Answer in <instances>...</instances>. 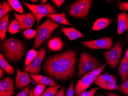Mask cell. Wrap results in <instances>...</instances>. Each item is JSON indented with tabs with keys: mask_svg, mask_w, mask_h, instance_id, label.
Returning a JSON list of instances; mask_svg holds the SVG:
<instances>
[{
	"mask_svg": "<svg viewBox=\"0 0 128 96\" xmlns=\"http://www.w3.org/2000/svg\"><path fill=\"white\" fill-rule=\"evenodd\" d=\"M77 52L68 50L46 58L43 68L44 73L57 80L67 81L74 76Z\"/></svg>",
	"mask_w": 128,
	"mask_h": 96,
	"instance_id": "6da1fadb",
	"label": "cell"
},
{
	"mask_svg": "<svg viewBox=\"0 0 128 96\" xmlns=\"http://www.w3.org/2000/svg\"><path fill=\"white\" fill-rule=\"evenodd\" d=\"M2 47L6 58L11 62H16L20 60L25 52L24 44L14 38L5 40Z\"/></svg>",
	"mask_w": 128,
	"mask_h": 96,
	"instance_id": "7a4b0ae2",
	"label": "cell"
},
{
	"mask_svg": "<svg viewBox=\"0 0 128 96\" xmlns=\"http://www.w3.org/2000/svg\"><path fill=\"white\" fill-rule=\"evenodd\" d=\"M60 25L50 19H46L37 28V34L34 40L33 48L38 49L44 42L49 39L53 32Z\"/></svg>",
	"mask_w": 128,
	"mask_h": 96,
	"instance_id": "3957f363",
	"label": "cell"
},
{
	"mask_svg": "<svg viewBox=\"0 0 128 96\" xmlns=\"http://www.w3.org/2000/svg\"><path fill=\"white\" fill-rule=\"evenodd\" d=\"M101 66L98 60L89 53H82L79 59L78 76L81 77Z\"/></svg>",
	"mask_w": 128,
	"mask_h": 96,
	"instance_id": "277c9868",
	"label": "cell"
},
{
	"mask_svg": "<svg viewBox=\"0 0 128 96\" xmlns=\"http://www.w3.org/2000/svg\"><path fill=\"white\" fill-rule=\"evenodd\" d=\"M92 1L80 0L74 2L70 8L68 15L78 18H85L91 8Z\"/></svg>",
	"mask_w": 128,
	"mask_h": 96,
	"instance_id": "5b68a950",
	"label": "cell"
},
{
	"mask_svg": "<svg viewBox=\"0 0 128 96\" xmlns=\"http://www.w3.org/2000/svg\"><path fill=\"white\" fill-rule=\"evenodd\" d=\"M23 3L29 9L36 17L37 24H38L40 21L44 17L50 14L56 13V9L52 4L50 3L41 5H34L30 4L26 2Z\"/></svg>",
	"mask_w": 128,
	"mask_h": 96,
	"instance_id": "8992f818",
	"label": "cell"
},
{
	"mask_svg": "<svg viewBox=\"0 0 128 96\" xmlns=\"http://www.w3.org/2000/svg\"><path fill=\"white\" fill-rule=\"evenodd\" d=\"M122 51V44L120 41L117 42L110 50L104 52L106 63L112 69H115L118 65Z\"/></svg>",
	"mask_w": 128,
	"mask_h": 96,
	"instance_id": "52a82bcc",
	"label": "cell"
},
{
	"mask_svg": "<svg viewBox=\"0 0 128 96\" xmlns=\"http://www.w3.org/2000/svg\"><path fill=\"white\" fill-rule=\"evenodd\" d=\"M80 43L86 47L91 49H109L113 46V39L111 37H103L92 41H82Z\"/></svg>",
	"mask_w": 128,
	"mask_h": 96,
	"instance_id": "ba28073f",
	"label": "cell"
},
{
	"mask_svg": "<svg viewBox=\"0 0 128 96\" xmlns=\"http://www.w3.org/2000/svg\"><path fill=\"white\" fill-rule=\"evenodd\" d=\"M46 50L44 48H41L38 55L30 65L23 70V71L28 72L32 74L38 75L41 69L42 63L46 55Z\"/></svg>",
	"mask_w": 128,
	"mask_h": 96,
	"instance_id": "9c48e42d",
	"label": "cell"
},
{
	"mask_svg": "<svg viewBox=\"0 0 128 96\" xmlns=\"http://www.w3.org/2000/svg\"><path fill=\"white\" fill-rule=\"evenodd\" d=\"M97 76L86 74L81 79L78 81L75 85L76 96H79L80 94L86 90L94 82Z\"/></svg>",
	"mask_w": 128,
	"mask_h": 96,
	"instance_id": "30bf717a",
	"label": "cell"
},
{
	"mask_svg": "<svg viewBox=\"0 0 128 96\" xmlns=\"http://www.w3.org/2000/svg\"><path fill=\"white\" fill-rule=\"evenodd\" d=\"M14 15L19 22L21 31L31 28L36 21V17L32 13L26 14H18L14 13Z\"/></svg>",
	"mask_w": 128,
	"mask_h": 96,
	"instance_id": "8fae6325",
	"label": "cell"
},
{
	"mask_svg": "<svg viewBox=\"0 0 128 96\" xmlns=\"http://www.w3.org/2000/svg\"><path fill=\"white\" fill-rule=\"evenodd\" d=\"M15 93L14 81L8 76L0 81V96H13Z\"/></svg>",
	"mask_w": 128,
	"mask_h": 96,
	"instance_id": "7c38bea8",
	"label": "cell"
},
{
	"mask_svg": "<svg viewBox=\"0 0 128 96\" xmlns=\"http://www.w3.org/2000/svg\"><path fill=\"white\" fill-rule=\"evenodd\" d=\"M31 81V77L29 73L22 71L19 68H17L15 80V85L16 87L20 89L25 88L28 86Z\"/></svg>",
	"mask_w": 128,
	"mask_h": 96,
	"instance_id": "4fadbf2b",
	"label": "cell"
},
{
	"mask_svg": "<svg viewBox=\"0 0 128 96\" xmlns=\"http://www.w3.org/2000/svg\"><path fill=\"white\" fill-rule=\"evenodd\" d=\"M30 75L34 84L36 85L42 84L50 86H56L58 85L57 83L53 78L50 77L34 74H30Z\"/></svg>",
	"mask_w": 128,
	"mask_h": 96,
	"instance_id": "5bb4252c",
	"label": "cell"
},
{
	"mask_svg": "<svg viewBox=\"0 0 128 96\" xmlns=\"http://www.w3.org/2000/svg\"><path fill=\"white\" fill-rule=\"evenodd\" d=\"M128 29V14L124 12L118 15V33L119 35L126 31Z\"/></svg>",
	"mask_w": 128,
	"mask_h": 96,
	"instance_id": "9a60e30c",
	"label": "cell"
},
{
	"mask_svg": "<svg viewBox=\"0 0 128 96\" xmlns=\"http://www.w3.org/2000/svg\"><path fill=\"white\" fill-rule=\"evenodd\" d=\"M61 31L68 37L70 40L72 41L81 37H84V36L77 29L73 27L68 28L62 27Z\"/></svg>",
	"mask_w": 128,
	"mask_h": 96,
	"instance_id": "2e32d148",
	"label": "cell"
},
{
	"mask_svg": "<svg viewBox=\"0 0 128 96\" xmlns=\"http://www.w3.org/2000/svg\"><path fill=\"white\" fill-rule=\"evenodd\" d=\"M118 71L121 78V83H122L128 78V59L125 56L124 57L120 63Z\"/></svg>",
	"mask_w": 128,
	"mask_h": 96,
	"instance_id": "e0dca14e",
	"label": "cell"
},
{
	"mask_svg": "<svg viewBox=\"0 0 128 96\" xmlns=\"http://www.w3.org/2000/svg\"><path fill=\"white\" fill-rule=\"evenodd\" d=\"M109 81L116 82V79L114 76L108 73H105L97 76L93 83L100 87Z\"/></svg>",
	"mask_w": 128,
	"mask_h": 96,
	"instance_id": "ac0fdd59",
	"label": "cell"
},
{
	"mask_svg": "<svg viewBox=\"0 0 128 96\" xmlns=\"http://www.w3.org/2000/svg\"><path fill=\"white\" fill-rule=\"evenodd\" d=\"M47 17L58 24H62L69 26L72 25V24L66 18V14L64 13L60 14H50L47 16Z\"/></svg>",
	"mask_w": 128,
	"mask_h": 96,
	"instance_id": "d6986e66",
	"label": "cell"
},
{
	"mask_svg": "<svg viewBox=\"0 0 128 96\" xmlns=\"http://www.w3.org/2000/svg\"><path fill=\"white\" fill-rule=\"evenodd\" d=\"M112 22V20L108 18H100L94 23L92 31H100L108 27Z\"/></svg>",
	"mask_w": 128,
	"mask_h": 96,
	"instance_id": "ffe728a7",
	"label": "cell"
},
{
	"mask_svg": "<svg viewBox=\"0 0 128 96\" xmlns=\"http://www.w3.org/2000/svg\"><path fill=\"white\" fill-rule=\"evenodd\" d=\"M9 14L4 16L0 21V39L3 41L6 37V34L8 29V19Z\"/></svg>",
	"mask_w": 128,
	"mask_h": 96,
	"instance_id": "44dd1931",
	"label": "cell"
},
{
	"mask_svg": "<svg viewBox=\"0 0 128 96\" xmlns=\"http://www.w3.org/2000/svg\"><path fill=\"white\" fill-rule=\"evenodd\" d=\"M48 46L49 49L52 51H58L63 48V42L59 37H54L49 40Z\"/></svg>",
	"mask_w": 128,
	"mask_h": 96,
	"instance_id": "7402d4cb",
	"label": "cell"
},
{
	"mask_svg": "<svg viewBox=\"0 0 128 96\" xmlns=\"http://www.w3.org/2000/svg\"><path fill=\"white\" fill-rule=\"evenodd\" d=\"M0 66L8 74L12 75L15 73L14 68L8 63L2 53L0 54Z\"/></svg>",
	"mask_w": 128,
	"mask_h": 96,
	"instance_id": "603a6c76",
	"label": "cell"
},
{
	"mask_svg": "<svg viewBox=\"0 0 128 96\" xmlns=\"http://www.w3.org/2000/svg\"><path fill=\"white\" fill-rule=\"evenodd\" d=\"M12 8L8 2L3 1L2 4H0V18H3L4 16L12 11Z\"/></svg>",
	"mask_w": 128,
	"mask_h": 96,
	"instance_id": "cb8c5ba5",
	"label": "cell"
},
{
	"mask_svg": "<svg viewBox=\"0 0 128 96\" xmlns=\"http://www.w3.org/2000/svg\"><path fill=\"white\" fill-rule=\"evenodd\" d=\"M38 52L34 49L30 50L26 53V61L25 63V67H27L30 65L33 60L36 58L38 55Z\"/></svg>",
	"mask_w": 128,
	"mask_h": 96,
	"instance_id": "d4e9b609",
	"label": "cell"
},
{
	"mask_svg": "<svg viewBox=\"0 0 128 96\" xmlns=\"http://www.w3.org/2000/svg\"><path fill=\"white\" fill-rule=\"evenodd\" d=\"M8 2L10 4L12 8L20 14H24V11L22 5L18 0H8Z\"/></svg>",
	"mask_w": 128,
	"mask_h": 96,
	"instance_id": "484cf974",
	"label": "cell"
},
{
	"mask_svg": "<svg viewBox=\"0 0 128 96\" xmlns=\"http://www.w3.org/2000/svg\"><path fill=\"white\" fill-rule=\"evenodd\" d=\"M61 86V84L56 86H50L40 96H55Z\"/></svg>",
	"mask_w": 128,
	"mask_h": 96,
	"instance_id": "4316f807",
	"label": "cell"
},
{
	"mask_svg": "<svg viewBox=\"0 0 128 96\" xmlns=\"http://www.w3.org/2000/svg\"><path fill=\"white\" fill-rule=\"evenodd\" d=\"M20 30L19 22L17 20H14L10 24L8 31L10 34H15L18 33Z\"/></svg>",
	"mask_w": 128,
	"mask_h": 96,
	"instance_id": "83f0119b",
	"label": "cell"
},
{
	"mask_svg": "<svg viewBox=\"0 0 128 96\" xmlns=\"http://www.w3.org/2000/svg\"><path fill=\"white\" fill-rule=\"evenodd\" d=\"M100 87L105 90H118L119 91L118 85H117L116 82L114 81H109L102 85Z\"/></svg>",
	"mask_w": 128,
	"mask_h": 96,
	"instance_id": "f1b7e54d",
	"label": "cell"
},
{
	"mask_svg": "<svg viewBox=\"0 0 128 96\" xmlns=\"http://www.w3.org/2000/svg\"><path fill=\"white\" fill-rule=\"evenodd\" d=\"M24 37L27 40H30L33 39L37 34V31L36 30L33 29H27L23 32Z\"/></svg>",
	"mask_w": 128,
	"mask_h": 96,
	"instance_id": "f546056e",
	"label": "cell"
},
{
	"mask_svg": "<svg viewBox=\"0 0 128 96\" xmlns=\"http://www.w3.org/2000/svg\"><path fill=\"white\" fill-rule=\"evenodd\" d=\"M47 86L42 84H38L36 86L34 90V96H40L44 92Z\"/></svg>",
	"mask_w": 128,
	"mask_h": 96,
	"instance_id": "4dcf8cb0",
	"label": "cell"
},
{
	"mask_svg": "<svg viewBox=\"0 0 128 96\" xmlns=\"http://www.w3.org/2000/svg\"><path fill=\"white\" fill-rule=\"evenodd\" d=\"M118 87L119 91L128 96V80L122 84L118 85Z\"/></svg>",
	"mask_w": 128,
	"mask_h": 96,
	"instance_id": "1f68e13d",
	"label": "cell"
},
{
	"mask_svg": "<svg viewBox=\"0 0 128 96\" xmlns=\"http://www.w3.org/2000/svg\"><path fill=\"white\" fill-rule=\"evenodd\" d=\"M99 88V86H98L90 89V90L85 91L80 94L79 96H94Z\"/></svg>",
	"mask_w": 128,
	"mask_h": 96,
	"instance_id": "d6a6232c",
	"label": "cell"
},
{
	"mask_svg": "<svg viewBox=\"0 0 128 96\" xmlns=\"http://www.w3.org/2000/svg\"><path fill=\"white\" fill-rule=\"evenodd\" d=\"M107 64H108V63H106L104 64L103 65L101 66V67H100V68H97V69H96V70H94L92 71H90V72L87 73V74L94 76H98L100 75V74L102 73L103 70L105 68Z\"/></svg>",
	"mask_w": 128,
	"mask_h": 96,
	"instance_id": "836d02e7",
	"label": "cell"
},
{
	"mask_svg": "<svg viewBox=\"0 0 128 96\" xmlns=\"http://www.w3.org/2000/svg\"><path fill=\"white\" fill-rule=\"evenodd\" d=\"M65 96H75L74 88V82L71 83V84L65 93Z\"/></svg>",
	"mask_w": 128,
	"mask_h": 96,
	"instance_id": "e575fe53",
	"label": "cell"
},
{
	"mask_svg": "<svg viewBox=\"0 0 128 96\" xmlns=\"http://www.w3.org/2000/svg\"><path fill=\"white\" fill-rule=\"evenodd\" d=\"M30 87V85H29L16 96H28Z\"/></svg>",
	"mask_w": 128,
	"mask_h": 96,
	"instance_id": "d590c367",
	"label": "cell"
},
{
	"mask_svg": "<svg viewBox=\"0 0 128 96\" xmlns=\"http://www.w3.org/2000/svg\"><path fill=\"white\" fill-rule=\"evenodd\" d=\"M118 5V9L120 11H128V2L119 3Z\"/></svg>",
	"mask_w": 128,
	"mask_h": 96,
	"instance_id": "8d00e7d4",
	"label": "cell"
},
{
	"mask_svg": "<svg viewBox=\"0 0 128 96\" xmlns=\"http://www.w3.org/2000/svg\"><path fill=\"white\" fill-rule=\"evenodd\" d=\"M52 2L56 6V7L58 8H60L61 6L65 2L64 0H52Z\"/></svg>",
	"mask_w": 128,
	"mask_h": 96,
	"instance_id": "74e56055",
	"label": "cell"
},
{
	"mask_svg": "<svg viewBox=\"0 0 128 96\" xmlns=\"http://www.w3.org/2000/svg\"><path fill=\"white\" fill-rule=\"evenodd\" d=\"M55 96H65V88L62 86Z\"/></svg>",
	"mask_w": 128,
	"mask_h": 96,
	"instance_id": "f35d334b",
	"label": "cell"
},
{
	"mask_svg": "<svg viewBox=\"0 0 128 96\" xmlns=\"http://www.w3.org/2000/svg\"><path fill=\"white\" fill-rule=\"evenodd\" d=\"M34 89L33 88H32L31 89H30L28 96H34Z\"/></svg>",
	"mask_w": 128,
	"mask_h": 96,
	"instance_id": "ab89813d",
	"label": "cell"
},
{
	"mask_svg": "<svg viewBox=\"0 0 128 96\" xmlns=\"http://www.w3.org/2000/svg\"><path fill=\"white\" fill-rule=\"evenodd\" d=\"M108 96H120L118 94H117L115 93H112V92H109L108 93Z\"/></svg>",
	"mask_w": 128,
	"mask_h": 96,
	"instance_id": "60d3db41",
	"label": "cell"
},
{
	"mask_svg": "<svg viewBox=\"0 0 128 96\" xmlns=\"http://www.w3.org/2000/svg\"><path fill=\"white\" fill-rule=\"evenodd\" d=\"M4 71L1 68H0V78H1L3 75Z\"/></svg>",
	"mask_w": 128,
	"mask_h": 96,
	"instance_id": "b9f144b4",
	"label": "cell"
},
{
	"mask_svg": "<svg viewBox=\"0 0 128 96\" xmlns=\"http://www.w3.org/2000/svg\"><path fill=\"white\" fill-rule=\"evenodd\" d=\"M125 56L126 57V58H127V59H128V49L126 51Z\"/></svg>",
	"mask_w": 128,
	"mask_h": 96,
	"instance_id": "7bdbcfd3",
	"label": "cell"
},
{
	"mask_svg": "<svg viewBox=\"0 0 128 96\" xmlns=\"http://www.w3.org/2000/svg\"><path fill=\"white\" fill-rule=\"evenodd\" d=\"M47 0H43L42 1L41 4H43V5H44V4H46V3L47 2Z\"/></svg>",
	"mask_w": 128,
	"mask_h": 96,
	"instance_id": "ee69618b",
	"label": "cell"
},
{
	"mask_svg": "<svg viewBox=\"0 0 128 96\" xmlns=\"http://www.w3.org/2000/svg\"><path fill=\"white\" fill-rule=\"evenodd\" d=\"M32 1L33 3H37V2H38V1H36V0H32Z\"/></svg>",
	"mask_w": 128,
	"mask_h": 96,
	"instance_id": "f6af8a7d",
	"label": "cell"
},
{
	"mask_svg": "<svg viewBox=\"0 0 128 96\" xmlns=\"http://www.w3.org/2000/svg\"><path fill=\"white\" fill-rule=\"evenodd\" d=\"M96 96H104V95H100V94H98V95H96Z\"/></svg>",
	"mask_w": 128,
	"mask_h": 96,
	"instance_id": "bcb514c9",
	"label": "cell"
},
{
	"mask_svg": "<svg viewBox=\"0 0 128 96\" xmlns=\"http://www.w3.org/2000/svg\"><path fill=\"white\" fill-rule=\"evenodd\" d=\"M127 37H128V34H127Z\"/></svg>",
	"mask_w": 128,
	"mask_h": 96,
	"instance_id": "7dc6e473",
	"label": "cell"
}]
</instances>
